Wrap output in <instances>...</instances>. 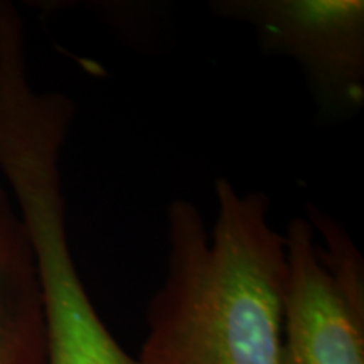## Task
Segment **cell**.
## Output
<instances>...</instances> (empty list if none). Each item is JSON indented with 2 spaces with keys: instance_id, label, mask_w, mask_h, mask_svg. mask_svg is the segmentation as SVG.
Returning a JSON list of instances; mask_svg holds the SVG:
<instances>
[{
  "instance_id": "6da1fadb",
  "label": "cell",
  "mask_w": 364,
  "mask_h": 364,
  "mask_svg": "<svg viewBox=\"0 0 364 364\" xmlns=\"http://www.w3.org/2000/svg\"><path fill=\"white\" fill-rule=\"evenodd\" d=\"M209 233L199 208L167 211V272L150 299L135 364H282L287 247L263 193L215 184Z\"/></svg>"
},
{
  "instance_id": "7a4b0ae2",
  "label": "cell",
  "mask_w": 364,
  "mask_h": 364,
  "mask_svg": "<svg viewBox=\"0 0 364 364\" xmlns=\"http://www.w3.org/2000/svg\"><path fill=\"white\" fill-rule=\"evenodd\" d=\"M282 364H364V262L321 209L287 226Z\"/></svg>"
},
{
  "instance_id": "3957f363",
  "label": "cell",
  "mask_w": 364,
  "mask_h": 364,
  "mask_svg": "<svg viewBox=\"0 0 364 364\" xmlns=\"http://www.w3.org/2000/svg\"><path fill=\"white\" fill-rule=\"evenodd\" d=\"M218 16L247 22L267 53L297 63L332 113L364 102V2L361 0H225Z\"/></svg>"
},
{
  "instance_id": "277c9868",
  "label": "cell",
  "mask_w": 364,
  "mask_h": 364,
  "mask_svg": "<svg viewBox=\"0 0 364 364\" xmlns=\"http://www.w3.org/2000/svg\"><path fill=\"white\" fill-rule=\"evenodd\" d=\"M49 338L33 252L0 188V364H48Z\"/></svg>"
},
{
  "instance_id": "5b68a950",
  "label": "cell",
  "mask_w": 364,
  "mask_h": 364,
  "mask_svg": "<svg viewBox=\"0 0 364 364\" xmlns=\"http://www.w3.org/2000/svg\"><path fill=\"white\" fill-rule=\"evenodd\" d=\"M48 338V364H135L95 306L49 321Z\"/></svg>"
}]
</instances>
